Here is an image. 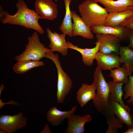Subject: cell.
Here are the masks:
<instances>
[{"label":"cell","instance_id":"1","mask_svg":"<svg viewBox=\"0 0 133 133\" xmlns=\"http://www.w3.org/2000/svg\"><path fill=\"white\" fill-rule=\"evenodd\" d=\"M16 6L17 11L11 15L0 6V21L3 24L20 25L34 30L40 34H44V30L38 21L42 18L35 10L29 8L23 0H18Z\"/></svg>","mask_w":133,"mask_h":133},{"label":"cell","instance_id":"2","mask_svg":"<svg viewBox=\"0 0 133 133\" xmlns=\"http://www.w3.org/2000/svg\"><path fill=\"white\" fill-rule=\"evenodd\" d=\"M93 78V83L97 91L96 96L93 100L94 105L97 111L104 116L107 120H108L114 116L108 103L109 87L104 77L102 70L98 66L95 69Z\"/></svg>","mask_w":133,"mask_h":133},{"label":"cell","instance_id":"3","mask_svg":"<svg viewBox=\"0 0 133 133\" xmlns=\"http://www.w3.org/2000/svg\"><path fill=\"white\" fill-rule=\"evenodd\" d=\"M81 17L89 26L104 25L109 13L95 0H86L78 6Z\"/></svg>","mask_w":133,"mask_h":133},{"label":"cell","instance_id":"4","mask_svg":"<svg viewBox=\"0 0 133 133\" xmlns=\"http://www.w3.org/2000/svg\"><path fill=\"white\" fill-rule=\"evenodd\" d=\"M45 57L51 60L56 67L58 76L57 100L58 103H63L72 88V80L63 69L58 53L48 52L46 53Z\"/></svg>","mask_w":133,"mask_h":133},{"label":"cell","instance_id":"5","mask_svg":"<svg viewBox=\"0 0 133 133\" xmlns=\"http://www.w3.org/2000/svg\"><path fill=\"white\" fill-rule=\"evenodd\" d=\"M25 49L20 54L16 56L15 60L17 62L25 60L40 61L45 57L46 54L51 52L50 49L46 47L40 41L38 33L35 32L28 38V43Z\"/></svg>","mask_w":133,"mask_h":133},{"label":"cell","instance_id":"6","mask_svg":"<svg viewBox=\"0 0 133 133\" xmlns=\"http://www.w3.org/2000/svg\"><path fill=\"white\" fill-rule=\"evenodd\" d=\"M27 119L22 112L12 116L4 114L0 115V133L15 132L27 126Z\"/></svg>","mask_w":133,"mask_h":133},{"label":"cell","instance_id":"7","mask_svg":"<svg viewBox=\"0 0 133 133\" xmlns=\"http://www.w3.org/2000/svg\"><path fill=\"white\" fill-rule=\"evenodd\" d=\"M97 41L100 43L99 51L105 53L116 52L119 55L121 40L117 36L109 34H97Z\"/></svg>","mask_w":133,"mask_h":133},{"label":"cell","instance_id":"8","mask_svg":"<svg viewBox=\"0 0 133 133\" xmlns=\"http://www.w3.org/2000/svg\"><path fill=\"white\" fill-rule=\"evenodd\" d=\"M47 36L50 41L48 47L51 52L57 51L64 56L68 53V45L65 40L66 35L62 33L60 34L57 32H52L49 28L46 29Z\"/></svg>","mask_w":133,"mask_h":133},{"label":"cell","instance_id":"9","mask_svg":"<svg viewBox=\"0 0 133 133\" xmlns=\"http://www.w3.org/2000/svg\"><path fill=\"white\" fill-rule=\"evenodd\" d=\"M34 6L35 11L42 19L52 20L57 17V5L52 0H36Z\"/></svg>","mask_w":133,"mask_h":133},{"label":"cell","instance_id":"10","mask_svg":"<svg viewBox=\"0 0 133 133\" xmlns=\"http://www.w3.org/2000/svg\"><path fill=\"white\" fill-rule=\"evenodd\" d=\"M73 21L72 32L73 36H80L89 39L94 38L91 27L84 22L81 17L74 10L71 11Z\"/></svg>","mask_w":133,"mask_h":133},{"label":"cell","instance_id":"11","mask_svg":"<svg viewBox=\"0 0 133 133\" xmlns=\"http://www.w3.org/2000/svg\"><path fill=\"white\" fill-rule=\"evenodd\" d=\"M117 53L113 52L109 53L99 51L96 54L95 59L102 70H110L120 66V57Z\"/></svg>","mask_w":133,"mask_h":133},{"label":"cell","instance_id":"12","mask_svg":"<svg viewBox=\"0 0 133 133\" xmlns=\"http://www.w3.org/2000/svg\"><path fill=\"white\" fill-rule=\"evenodd\" d=\"M91 116L86 114L83 116L73 114L67 119V127L65 130L66 133H84L85 124L92 120Z\"/></svg>","mask_w":133,"mask_h":133},{"label":"cell","instance_id":"13","mask_svg":"<svg viewBox=\"0 0 133 133\" xmlns=\"http://www.w3.org/2000/svg\"><path fill=\"white\" fill-rule=\"evenodd\" d=\"M76 108L77 106L75 105L70 110L63 111L58 109L56 106L51 107L47 113V121L54 126H59L65 119H67L74 114Z\"/></svg>","mask_w":133,"mask_h":133},{"label":"cell","instance_id":"14","mask_svg":"<svg viewBox=\"0 0 133 133\" xmlns=\"http://www.w3.org/2000/svg\"><path fill=\"white\" fill-rule=\"evenodd\" d=\"M92 32L97 34H106L115 35L121 40L128 38L130 29L120 26L111 27L104 25L91 27Z\"/></svg>","mask_w":133,"mask_h":133},{"label":"cell","instance_id":"15","mask_svg":"<svg viewBox=\"0 0 133 133\" xmlns=\"http://www.w3.org/2000/svg\"><path fill=\"white\" fill-rule=\"evenodd\" d=\"M108 102L111 111L117 118L128 128L133 127V119L130 113L118 102L109 100Z\"/></svg>","mask_w":133,"mask_h":133},{"label":"cell","instance_id":"16","mask_svg":"<svg viewBox=\"0 0 133 133\" xmlns=\"http://www.w3.org/2000/svg\"><path fill=\"white\" fill-rule=\"evenodd\" d=\"M66 42L68 49L76 50L81 53L82 56V61L85 65L89 66L93 65L94 60L95 59L96 55L99 50V42L97 41L95 43V47L93 48L84 49L81 48L77 46H75L69 41Z\"/></svg>","mask_w":133,"mask_h":133},{"label":"cell","instance_id":"17","mask_svg":"<svg viewBox=\"0 0 133 133\" xmlns=\"http://www.w3.org/2000/svg\"><path fill=\"white\" fill-rule=\"evenodd\" d=\"M96 88L93 82L91 84L83 83L76 92V100L80 106L83 107L95 97Z\"/></svg>","mask_w":133,"mask_h":133},{"label":"cell","instance_id":"18","mask_svg":"<svg viewBox=\"0 0 133 133\" xmlns=\"http://www.w3.org/2000/svg\"><path fill=\"white\" fill-rule=\"evenodd\" d=\"M105 7L109 13L121 11L133 5V0H95Z\"/></svg>","mask_w":133,"mask_h":133},{"label":"cell","instance_id":"19","mask_svg":"<svg viewBox=\"0 0 133 133\" xmlns=\"http://www.w3.org/2000/svg\"><path fill=\"white\" fill-rule=\"evenodd\" d=\"M133 16V11L129 10L109 13L104 25L113 27L120 26L124 20Z\"/></svg>","mask_w":133,"mask_h":133},{"label":"cell","instance_id":"20","mask_svg":"<svg viewBox=\"0 0 133 133\" xmlns=\"http://www.w3.org/2000/svg\"><path fill=\"white\" fill-rule=\"evenodd\" d=\"M108 83L110 92L108 100L118 102L130 113V108L128 106L124 104L122 100L123 96L122 87L124 84L122 83H116L112 81H110Z\"/></svg>","mask_w":133,"mask_h":133},{"label":"cell","instance_id":"21","mask_svg":"<svg viewBox=\"0 0 133 133\" xmlns=\"http://www.w3.org/2000/svg\"><path fill=\"white\" fill-rule=\"evenodd\" d=\"M72 0H64L65 8L64 17L60 27L59 29L62 33L69 37L73 36L72 32V23L70 5Z\"/></svg>","mask_w":133,"mask_h":133},{"label":"cell","instance_id":"22","mask_svg":"<svg viewBox=\"0 0 133 133\" xmlns=\"http://www.w3.org/2000/svg\"><path fill=\"white\" fill-rule=\"evenodd\" d=\"M119 52L120 63L124 64L122 67L132 74L133 71V50L128 46H120Z\"/></svg>","mask_w":133,"mask_h":133},{"label":"cell","instance_id":"23","mask_svg":"<svg viewBox=\"0 0 133 133\" xmlns=\"http://www.w3.org/2000/svg\"><path fill=\"white\" fill-rule=\"evenodd\" d=\"M43 62L30 60H25L17 62L14 65L13 69L18 74H22L34 68L43 66Z\"/></svg>","mask_w":133,"mask_h":133},{"label":"cell","instance_id":"24","mask_svg":"<svg viewBox=\"0 0 133 133\" xmlns=\"http://www.w3.org/2000/svg\"><path fill=\"white\" fill-rule=\"evenodd\" d=\"M110 75L116 83H122L126 84L128 82L129 77L131 73L127 69L120 66L111 69Z\"/></svg>","mask_w":133,"mask_h":133},{"label":"cell","instance_id":"25","mask_svg":"<svg viewBox=\"0 0 133 133\" xmlns=\"http://www.w3.org/2000/svg\"><path fill=\"white\" fill-rule=\"evenodd\" d=\"M129 78L128 82L125 84L124 86L123 91L125 93L123 99H126L129 98L127 102L130 104L133 100V76H129Z\"/></svg>","mask_w":133,"mask_h":133},{"label":"cell","instance_id":"26","mask_svg":"<svg viewBox=\"0 0 133 133\" xmlns=\"http://www.w3.org/2000/svg\"><path fill=\"white\" fill-rule=\"evenodd\" d=\"M120 26L133 30V16L124 20L121 23Z\"/></svg>","mask_w":133,"mask_h":133},{"label":"cell","instance_id":"27","mask_svg":"<svg viewBox=\"0 0 133 133\" xmlns=\"http://www.w3.org/2000/svg\"><path fill=\"white\" fill-rule=\"evenodd\" d=\"M128 38L129 40V44L128 46L133 50V30L130 29L128 34Z\"/></svg>","mask_w":133,"mask_h":133},{"label":"cell","instance_id":"28","mask_svg":"<svg viewBox=\"0 0 133 133\" xmlns=\"http://www.w3.org/2000/svg\"><path fill=\"white\" fill-rule=\"evenodd\" d=\"M42 133H52L48 125L46 124L43 130L42 131Z\"/></svg>","mask_w":133,"mask_h":133},{"label":"cell","instance_id":"29","mask_svg":"<svg viewBox=\"0 0 133 133\" xmlns=\"http://www.w3.org/2000/svg\"><path fill=\"white\" fill-rule=\"evenodd\" d=\"M123 133H133V127L128 128L127 130L123 132Z\"/></svg>","mask_w":133,"mask_h":133},{"label":"cell","instance_id":"30","mask_svg":"<svg viewBox=\"0 0 133 133\" xmlns=\"http://www.w3.org/2000/svg\"><path fill=\"white\" fill-rule=\"evenodd\" d=\"M4 88V86L3 84H1L0 86V93H1V92L2 90H3Z\"/></svg>","mask_w":133,"mask_h":133},{"label":"cell","instance_id":"31","mask_svg":"<svg viewBox=\"0 0 133 133\" xmlns=\"http://www.w3.org/2000/svg\"><path fill=\"white\" fill-rule=\"evenodd\" d=\"M127 10H129L133 11V5L128 7Z\"/></svg>","mask_w":133,"mask_h":133},{"label":"cell","instance_id":"32","mask_svg":"<svg viewBox=\"0 0 133 133\" xmlns=\"http://www.w3.org/2000/svg\"><path fill=\"white\" fill-rule=\"evenodd\" d=\"M132 117L133 119V111L132 112Z\"/></svg>","mask_w":133,"mask_h":133},{"label":"cell","instance_id":"33","mask_svg":"<svg viewBox=\"0 0 133 133\" xmlns=\"http://www.w3.org/2000/svg\"><path fill=\"white\" fill-rule=\"evenodd\" d=\"M131 103H132V105H133V100L132 101Z\"/></svg>","mask_w":133,"mask_h":133}]
</instances>
